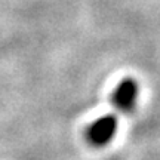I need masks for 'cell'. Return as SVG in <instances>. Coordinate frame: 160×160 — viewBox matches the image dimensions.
Here are the masks:
<instances>
[{
    "label": "cell",
    "instance_id": "2",
    "mask_svg": "<svg viewBox=\"0 0 160 160\" xmlns=\"http://www.w3.org/2000/svg\"><path fill=\"white\" fill-rule=\"evenodd\" d=\"M138 99V83L133 79L128 77L119 83L111 95V102L120 111H131Z\"/></svg>",
    "mask_w": 160,
    "mask_h": 160
},
{
    "label": "cell",
    "instance_id": "1",
    "mask_svg": "<svg viewBox=\"0 0 160 160\" xmlns=\"http://www.w3.org/2000/svg\"><path fill=\"white\" fill-rule=\"evenodd\" d=\"M116 132H117V117L113 114H107L97 119L88 128L86 138L92 145L104 147L114 138Z\"/></svg>",
    "mask_w": 160,
    "mask_h": 160
}]
</instances>
